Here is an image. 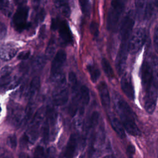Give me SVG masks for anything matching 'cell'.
<instances>
[{
	"label": "cell",
	"mask_w": 158,
	"mask_h": 158,
	"mask_svg": "<svg viewBox=\"0 0 158 158\" xmlns=\"http://www.w3.org/2000/svg\"><path fill=\"white\" fill-rule=\"evenodd\" d=\"M117 110L126 131L133 136L139 135L140 131L136 123L135 115L128 103L122 99H118Z\"/></svg>",
	"instance_id": "obj_1"
},
{
	"label": "cell",
	"mask_w": 158,
	"mask_h": 158,
	"mask_svg": "<svg viewBox=\"0 0 158 158\" xmlns=\"http://www.w3.org/2000/svg\"><path fill=\"white\" fill-rule=\"evenodd\" d=\"M125 7V1H112L109 8L107 18V27L112 31H115L118 28V24L120 16Z\"/></svg>",
	"instance_id": "obj_2"
},
{
	"label": "cell",
	"mask_w": 158,
	"mask_h": 158,
	"mask_svg": "<svg viewBox=\"0 0 158 158\" xmlns=\"http://www.w3.org/2000/svg\"><path fill=\"white\" fill-rule=\"evenodd\" d=\"M140 72L142 86L145 93L158 86V83L155 78L153 69L148 62L144 61L142 64Z\"/></svg>",
	"instance_id": "obj_3"
},
{
	"label": "cell",
	"mask_w": 158,
	"mask_h": 158,
	"mask_svg": "<svg viewBox=\"0 0 158 158\" xmlns=\"http://www.w3.org/2000/svg\"><path fill=\"white\" fill-rule=\"evenodd\" d=\"M28 13V7L25 6H20L15 12L11 23L16 31L21 32L30 27V23L27 22Z\"/></svg>",
	"instance_id": "obj_4"
},
{
	"label": "cell",
	"mask_w": 158,
	"mask_h": 158,
	"mask_svg": "<svg viewBox=\"0 0 158 158\" xmlns=\"http://www.w3.org/2000/svg\"><path fill=\"white\" fill-rule=\"evenodd\" d=\"M146 40V31L143 28H139L135 30L131 35L128 42V51L131 54H136L140 51Z\"/></svg>",
	"instance_id": "obj_5"
},
{
	"label": "cell",
	"mask_w": 158,
	"mask_h": 158,
	"mask_svg": "<svg viewBox=\"0 0 158 158\" xmlns=\"http://www.w3.org/2000/svg\"><path fill=\"white\" fill-rule=\"evenodd\" d=\"M135 20L131 11L128 12L121 22L119 28L121 42L128 43L131 37Z\"/></svg>",
	"instance_id": "obj_6"
},
{
	"label": "cell",
	"mask_w": 158,
	"mask_h": 158,
	"mask_svg": "<svg viewBox=\"0 0 158 158\" xmlns=\"http://www.w3.org/2000/svg\"><path fill=\"white\" fill-rule=\"evenodd\" d=\"M66 60V53L64 50H59L55 54L51 67V76L53 78L60 79L62 69Z\"/></svg>",
	"instance_id": "obj_7"
},
{
	"label": "cell",
	"mask_w": 158,
	"mask_h": 158,
	"mask_svg": "<svg viewBox=\"0 0 158 158\" xmlns=\"http://www.w3.org/2000/svg\"><path fill=\"white\" fill-rule=\"evenodd\" d=\"M59 81L57 88L55 89L53 95V102L56 106H62L65 104L69 99V91L65 86V78H62Z\"/></svg>",
	"instance_id": "obj_8"
},
{
	"label": "cell",
	"mask_w": 158,
	"mask_h": 158,
	"mask_svg": "<svg viewBox=\"0 0 158 158\" xmlns=\"http://www.w3.org/2000/svg\"><path fill=\"white\" fill-rule=\"evenodd\" d=\"M43 110L40 109V111L37 112L34 118L31 122V125L25 133L28 139V141L31 143H34L38 136L39 127L42 120Z\"/></svg>",
	"instance_id": "obj_9"
},
{
	"label": "cell",
	"mask_w": 158,
	"mask_h": 158,
	"mask_svg": "<svg viewBox=\"0 0 158 158\" xmlns=\"http://www.w3.org/2000/svg\"><path fill=\"white\" fill-rule=\"evenodd\" d=\"M128 52V43L121 42L115 60L117 71L120 75L123 73L125 69Z\"/></svg>",
	"instance_id": "obj_10"
},
{
	"label": "cell",
	"mask_w": 158,
	"mask_h": 158,
	"mask_svg": "<svg viewBox=\"0 0 158 158\" xmlns=\"http://www.w3.org/2000/svg\"><path fill=\"white\" fill-rule=\"evenodd\" d=\"M158 96V87L154 88L145 93L144 108L147 112L152 114L156 107Z\"/></svg>",
	"instance_id": "obj_11"
},
{
	"label": "cell",
	"mask_w": 158,
	"mask_h": 158,
	"mask_svg": "<svg viewBox=\"0 0 158 158\" xmlns=\"http://www.w3.org/2000/svg\"><path fill=\"white\" fill-rule=\"evenodd\" d=\"M78 144V139L75 134H72L64 152L60 158H73Z\"/></svg>",
	"instance_id": "obj_12"
},
{
	"label": "cell",
	"mask_w": 158,
	"mask_h": 158,
	"mask_svg": "<svg viewBox=\"0 0 158 158\" xmlns=\"http://www.w3.org/2000/svg\"><path fill=\"white\" fill-rule=\"evenodd\" d=\"M121 88L123 92L128 98L133 100L135 98V91L130 75L125 73L121 79Z\"/></svg>",
	"instance_id": "obj_13"
},
{
	"label": "cell",
	"mask_w": 158,
	"mask_h": 158,
	"mask_svg": "<svg viewBox=\"0 0 158 158\" xmlns=\"http://www.w3.org/2000/svg\"><path fill=\"white\" fill-rule=\"evenodd\" d=\"M17 48L15 45L7 43L1 45L0 49L1 59L3 60H9L14 57L17 52Z\"/></svg>",
	"instance_id": "obj_14"
},
{
	"label": "cell",
	"mask_w": 158,
	"mask_h": 158,
	"mask_svg": "<svg viewBox=\"0 0 158 158\" xmlns=\"http://www.w3.org/2000/svg\"><path fill=\"white\" fill-rule=\"evenodd\" d=\"M58 30L60 37L65 43L70 44L73 43L72 34L66 21L61 20Z\"/></svg>",
	"instance_id": "obj_15"
},
{
	"label": "cell",
	"mask_w": 158,
	"mask_h": 158,
	"mask_svg": "<svg viewBox=\"0 0 158 158\" xmlns=\"http://www.w3.org/2000/svg\"><path fill=\"white\" fill-rule=\"evenodd\" d=\"M98 91L102 106L105 108L108 107L110 105V96L106 83L103 81L99 83L98 86Z\"/></svg>",
	"instance_id": "obj_16"
},
{
	"label": "cell",
	"mask_w": 158,
	"mask_h": 158,
	"mask_svg": "<svg viewBox=\"0 0 158 158\" xmlns=\"http://www.w3.org/2000/svg\"><path fill=\"white\" fill-rule=\"evenodd\" d=\"M10 114H9V118L10 121L14 126L19 127L20 125L23 120L22 110L19 106H14L10 108Z\"/></svg>",
	"instance_id": "obj_17"
},
{
	"label": "cell",
	"mask_w": 158,
	"mask_h": 158,
	"mask_svg": "<svg viewBox=\"0 0 158 158\" xmlns=\"http://www.w3.org/2000/svg\"><path fill=\"white\" fill-rule=\"evenodd\" d=\"M158 9V1H146L144 7L143 17L144 19H149Z\"/></svg>",
	"instance_id": "obj_18"
},
{
	"label": "cell",
	"mask_w": 158,
	"mask_h": 158,
	"mask_svg": "<svg viewBox=\"0 0 158 158\" xmlns=\"http://www.w3.org/2000/svg\"><path fill=\"white\" fill-rule=\"evenodd\" d=\"M110 122L113 129L117 133L118 136H120L121 138H124L125 137V133L124 127L122 122L114 117L110 118Z\"/></svg>",
	"instance_id": "obj_19"
},
{
	"label": "cell",
	"mask_w": 158,
	"mask_h": 158,
	"mask_svg": "<svg viewBox=\"0 0 158 158\" xmlns=\"http://www.w3.org/2000/svg\"><path fill=\"white\" fill-rule=\"evenodd\" d=\"M40 86V79L38 77H35L30 81V87L28 90V98L30 99H32V98L35 96L36 93L38 92Z\"/></svg>",
	"instance_id": "obj_20"
},
{
	"label": "cell",
	"mask_w": 158,
	"mask_h": 158,
	"mask_svg": "<svg viewBox=\"0 0 158 158\" xmlns=\"http://www.w3.org/2000/svg\"><path fill=\"white\" fill-rule=\"evenodd\" d=\"M54 4L57 9L65 17H69L70 14V9L67 1H55Z\"/></svg>",
	"instance_id": "obj_21"
},
{
	"label": "cell",
	"mask_w": 158,
	"mask_h": 158,
	"mask_svg": "<svg viewBox=\"0 0 158 158\" xmlns=\"http://www.w3.org/2000/svg\"><path fill=\"white\" fill-rule=\"evenodd\" d=\"M56 48V44L55 39H54V38L51 37L48 42V46H47L46 51H45L44 56L46 59H51L52 57V56L54 54Z\"/></svg>",
	"instance_id": "obj_22"
},
{
	"label": "cell",
	"mask_w": 158,
	"mask_h": 158,
	"mask_svg": "<svg viewBox=\"0 0 158 158\" xmlns=\"http://www.w3.org/2000/svg\"><path fill=\"white\" fill-rule=\"evenodd\" d=\"M88 71L90 75L91 80L93 82H96L100 77V70L94 64H89L87 66Z\"/></svg>",
	"instance_id": "obj_23"
},
{
	"label": "cell",
	"mask_w": 158,
	"mask_h": 158,
	"mask_svg": "<svg viewBox=\"0 0 158 158\" xmlns=\"http://www.w3.org/2000/svg\"><path fill=\"white\" fill-rule=\"evenodd\" d=\"M101 65H102V69H103L106 75L110 79H112V78H114V74L113 69H112L110 63L106 58H103L102 59Z\"/></svg>",
	"instance_id": "obj_24"
},
{
	"label": "cell",
	"mask_w": 158,
	"mask_h": 158,
	"mask_svg": "<svg viewBox=\"0 0 158 158\" xmlns=\"http://www.w3.org/2000/svg\"><path fill=\"white\" fill-rule=\"evenodd\" d=\"M0 8L1 12L6 16L9 17L12 12V7L9 1L6 0H1L0 3Z\"/></svg>",
	"instance_id": "obj_25"
},
{
	"label": "cell",
	"mask_w": 158,
	"mask_h": 158,
	"mask_svg": "<svg viewBox=\"0 0 158 158\" xmlns=\"http://www.w3.org/2000/svg\"><path fill=\"white\" fill-rule=\"evenodd\" d=\"M80 98L84 105H87L89 101V91L87 86L83 85L80 88Z\"/></svg>",
	"instance_id": "obj_26"
},
{
	"label": "cell",
	"mask_w": 158,
	"mask_h": 158,
	"mask_svg": "<svg viewBox=\"0 0 158 158\" xmlns=\"http://www.w3.org/2000/svg\"><path fill=\"white\" fill-rule=\"evenodd\" d=\"M49 123L47 119H46L43 128H42V139L44 143H47L49 138Z\"/></svg>",
	"instance_id": "obj_27"
},
{
	"label": "cell",
	"mask_w": 158,
	"mask_h": 158,
	"mask_svg": "<svg viewBox=\"0 0 158 158\" xmlns=\"http://www.w3.org/2000/svg\"><path fill=\"white\" fill-rule=\"evenodd\" d=\"M45 56H39L36 57V59L34 60L33 63V69L35 70H38L41 69L44 63H45V60H46Z\"/></svg>",
	"instance_id": "obj_28"
},
{
	"label": "cell",
	"mask_w": 158,
	"mask_h": 158,
	"mask_svg": "<svg viewBox=\"0 0 158 158\" xmlns=\"http://www.w3.org/2000/svg\"><path fill=\"white\" fill-rule=\"evenodd\" d=\"M79 3L82 10V12L86 15H88L91 10L90 2L88 1H80Z\"/></svg>",
	"instance_id": "obj_29"
},
{
	"label": "cell",
	"mask_w": 158,
	"mask_h": 158,
	"mask_svg": "<svg viewBox=\"0 0 158 158\" xmlns=\"http://www.w3.org/2000/svg\"><path fill=\"white\" fill-rule=\"evenodd\" d=\"M89 31L91 35L94 37L96 38L98 36L99 31V26L98 23H96L94 21H93L89 24Z\"/></svg>",
	"instance_id": "obj_30"
},
{
	"label": "cell",
	"mask_w": 158,
	"mask_h": 158,
	"mask_svg": "<svg viewBox=\"0 0 158 158\" xmlns=\"http://www.w3.org/2000/svg\"><path fill=\"white\" fill-rule=\"evenodd\" d=\"M44 155L45 152L44 151L43 148L40 146H38L36 148L35 150L33 158H44Z\"/></svg>",
	"instance_id": "obj_31"
},
{
	"label": "cell",
	"mask_w": 158,
	"mask_h": 158,
	"mask_svg": "<svg viewBox=\"0 0 158 158\" xmlns=\"http://www.w3.org/2000/svg\"><path fill=\"white\" fill-rule=\"evenodd\" d=\"M77 110V101L76 97L73 98L72 101L69 106V113L71 116H74Z\"/></svg>",
	"instance_id": "obj_32"
},
{
	"label": "cell",
	"mask_w": 158,
	"mask_h": 158,
	"mask_svg": "<svg viewBox=\"0 0 158 158\" xmlns=\"http://www.w3.org/2000/svg\"><path fill=\"white\" fill-rule=\"evenodd\" d=\"M8 145L12 148V149H14L17 144V137L15 135H10L8 136L7 140Z\"/></svg>",
	"instance_id": "obj_33"
},
{
	"label": "cell",
	"mask_w": 158,
	"mask_h": 158,
	"mask_svg": "<svg viewBox=\"0 0 158 158\" xmlns=\"http://www.w3.org/2000/svg\"><path fill=\"white\" fill-rule=\"evenodd\" d=\"M44 17H45V10H44V9L41 8L36 14V15H35V22L36 23H38L39 22H41L43 20Z\"/></svg>",
	"instance_id": "obj_34"
},
{
	"label": "cell",
	"mask_w": 158,
	"mask_h": 158,
	"mask_svg": "<svg viewBox=\"0 0 158 158\" xmlns=\"http://www.w3.org/2000/svg\"><path fill=\"white\" fill-rule=\"evenodd\" d=\"M98 120H99V114L98 112L94 111L92 114L91 117L90 118V120H89V126L90 127H95L98 124Z\"/></svg>",
	"instance_id": "obj_35"
},
{
	"label": "cell",
	"mask_w": 158,
	"mask_h": 158,
	"mask_svg": "<svg viewBox=\"0 0 158 158\" xmlns=\"http://www.w3.org/2000/svg\"><path fill=\"white\" fill-rule=\"evenodd\" d=\"M69 81L73 88H75L77 85V78L75 73L73 72H70L69 73Z\"/></svg>",
	"instance_id": "obj_36"
},
{
	"label": "cell",
	"mask_w": 158,
	"mask_h": 158,
	"mask_svg": "<svg viewBox=\"0 0 158 158\" xmlns=\"http://www.w3.org/2000/svg\"><path fill=\"white\" fill-rule=\"evenodd\" d=\"M12 72V69L8 66H5L2 67L1 70V78L10 77Z\"/></svg>",
	"instance_id": "obj_37"
},
{
	"label": "cell",
	"mask_w": 158,
	"mask_h": 158,
	"mask_svg": "<svg viewBox=\"0 0 158 158\" xmlns=\"http://www.w3.org/2000/svg\"><path fill=\"white\" fill-rule=\"evenodd\" d=\"M56 149L54 147L49 148L45 152L44 158H55Z\"/></svg>",
	"instance_id": "obj_38"
},
{
	"label": "cell",
	"mask_w": 158,
	"mask_h": 158,
	"mask_svg": "<svg viewBox=\"0 0 158 158\" xmlns=\"http://www.w3.org/2000/svg\"><path fill=\"white\" fill-rule=\"evenodd\" d=\"M61 20L59 18H54L52 19L51 20V28L52 30H56L59 28V25L60 24Z\"/></svg>",
	"instance_id": "obj_39"
},
{
	"label": "cell",
	"mask_w": 158,
	"mask_h": 158,
	"mask_svg": "<svg viewBox=\"0 0 158 158\" xmlns=\"http://www.w3.org/2000/svg\"><path fill=\"white\" fill-rule=\"evenodd\" d=\"M30 55V51L29 50L23 51L18 54L17 59L20 60H26L29 57Z\"/></svg>",
	"instance_id": "obj_40"
},
{
	"label": "cell",
	"mask_w": 158,
	"mask_h": 158,
	"mask_svg": "<svg viewBox=\"0 0 158 158\" xmlns=\"http://www.w3.org/2000/svg\"><path fill=\"white\" fill-rule=\"evenodd\" d=\"M154 44L157 52H158V25L156 27L154 33Z\"/></svg>",
	"instance_id": "obj_41"
},
{
	"label": "cell",
	"mask_w": 158,
	"mask_h": 158,
	"mask_svg": "<svg viewBox=\"0 0 158 158\" xmlns=\"http://www.w3.org/2000/svg\"><path fill=\"white\" fill-rule=\"evenodd\" d=\"M7 33V27L6 25L1 22L0 25V37L1 39H2Z\"/></svg>",
	"instance_id": "obj_42"
},
{
	"label": "cell",
	"mask_w": 158,
	"mask_h": 158,
	"mask_svg": "<svg viewBox=\"0 0 158 158\" xmlns=\"http://www.w3.org/2000/svg\"><path fill=\"white\" fill-rule=\"evenodd\" d=\"M46 36V25H43L40 27V30L39 31V36L41 38H45Z\"/></svg>",
	"instance_id": "obj_43"
},
{
	"label": "cell",
	"mask_w": 158,
	"mask_h": 158,
	"mask_svg": "<svg viewBox=\"0 0 158 158\" xmlns=\"http://www.w3.org/2000/svg\"><path fill=\"white\" fill-rule=\"evenodd\" d=\"M127 152L128 153V155L133 156L135 152V147L132 144H129L127 148Z\"/></svg>",
	"instance_id": "obj_44"
},
{
	"label": "cell",
	"mask_w": 158,
	"mask_h": 158,
	"mask_svg": "<svg viewBox=\"0 0 158 158\" xmlns=\"http://www.w3.org/2000/svg\"><path fill=\"white\" fill-rule=\"evenodd\" d=\"M19 156H19L20 158H29V157H28V156H27L26 154H25V153H22V154H20Z\"/></svg>",
	"instance_id": "obj_45"
},
{
	"label": "cell",
	"mask_w": 158,
	"mask_h": 158,
	"mask_svg": "<svg viewBox=\"0 0 158 158\" xmlns=\"http://www.w3.org/2000/svg\"><path fill=\"white\" fill-rule=\"evenodd\" d=\"M103 158H115V157L112 155H107V156H106L105 157H104Z\"/></svg>",
	"instance_id": "obj_46"
}]
</instances>
